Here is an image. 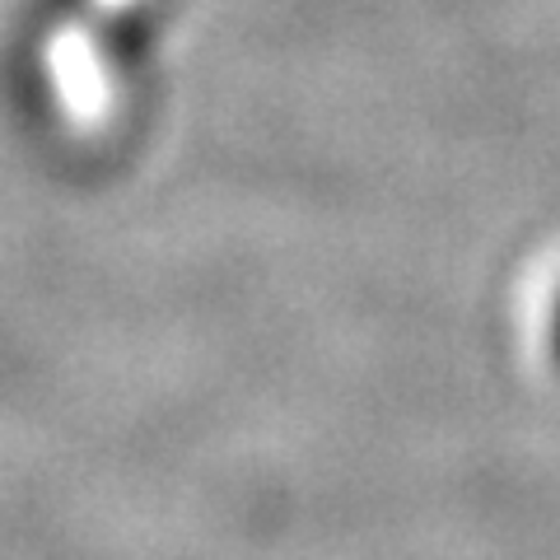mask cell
Here are the masks:
<instances>
[{
  "mask_svg": "<svg viewBox=\"0 0 560 560\" xmlns=\"http://www.w3.org/2000/svg\"><path fill=\"white\" fill-rule=\"evenodd\" d=\"M541 346H547L551 370L560 374V280H556V290H551L547 308H541Z\"/></svg>",
  "mask_w": 560,
  "mask_h": 560,
  "instance_id": "cell-1",
  "label": "cell"
}]
</instances>
